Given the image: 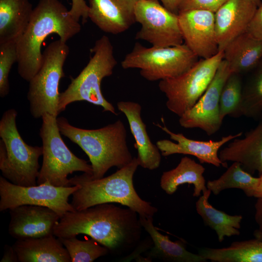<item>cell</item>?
<instances>
[{
  "label": "cell",
  "instance_id": "cell-1",
  "mask_svg": "<svg viewBox=\"0 0 262 262\" xmlns=\"http://www.w3.org/2000/svg\"><path fill=\"white\" fill-rule=\"evenodd\" d=\"M143 227L137 213L127 207L102 203L67 212L56 224L58 238L86 234L119 256L129 254L139 245Z\"/></svg>",
  "mask_w": 262,
  "mask_h": 262
},
{
  "label": "cell",
  "instance_id": "cell-2",
  "mask_svg": "<svg viewBox=\"0 0 262 262\" xmlns=\"http://www.w3.org/2000/svg\"><path fill=\"white\" fill-rule=\"evenodd\" d=\"M81 30L79 21L59 0H39L26 30L16 42L20 76L29 82L38 72L43 63L42 45L50 34H57L66 43Z\"/></svg>",
  "mask_w": 262,
  "mask_h": 262
},
{
  "label": "cell",
  "instance_id": "cell-3",
  "mask_svg": "<svg viewBox=\"0 0 262 262\" xmlns=\"http://www.w3.org/2000/svg\"><path fill=\"white\" fill-rule=\"evenodd\" d=\"M139 166L137 157H133L128 164L106 177L93 179L90 174L83 173L71 178L69 186H79L72 195L71 205L80 211L98 204L117 203L135 211L139 216L153 217L158 209L142 199L134 188L133 177Z\"/></svg>",
  "mask_w": 262,
  "mask_h": 262
},
{
  "label": "cell",
  "instance_id": "cell-4",
  "mask_svg": "<svg viewBox=\"0 0 262 262\" xmlns=\"http://www.w3.org/2000/svg\"><path fill=\"white\" fill-rule=\"evenodd\" d=\"M61 134L78 145L91 163L93 179H100L112 167L121 168L133 159L127 144V133L120 119L98 129L79 128L64 117L57 118Z\"/></svg>",
  "mask_w": 262,
  "mask_h": 262
},
{
  "label": "cell",
  "instance_id": "cell-5",
  "mask_svg": "<svg viewBox=\"0 0 262 262\" xmlns=\"http://www.w3.org/2000/svg\"><path fill=\"white\" fill-rule=\"evenodd\" d=\"M90 51L93 56L87 65L75 78L70 77L67 88L60 93L59 114L71 103L85 101L102 107L103 112L117 115L115 107L104 97L101 90L102 81L112 75L117 64L113 46L109 38L104 35L95 42Z\"/></svg>",
  "mask_w": 262,
  "mask_h": 262
},
{
  "label": "cell",
  "instance_id": "cell-6",
  "mask_svg": "<svg viewBox=\"0 0 262 262\" xmlns=\"http://www.w3.org/2000/svg\"><path fill=\"white\" fill-rule=\"evenodd\" d=\"M17 115L15 109H10L4 112L0 120V169L2 176L14 184L34 186L43 147L24 142L16 127Z\"/></svg>",
  "mask_w": 262,
  "mask_h": 262
},
{
  "label": "cell",
  "instance_id": "cell-7",
  "mask_svg": "<svg viewBox=\"0 0 262 262\" xmlns=\"http://www.w3.org/2000/svg\"><path fill=\"white\" fill-rule=\"evenodd\" d=\"M39 135L42 141L43 162L37 184L48 183L58 187H67V176L81 171L92 175L91 165L77 157L63 141L57 122V116L45 114Z\"/></svg>",
  "mask_w": 262,
  "mask_h": 262
},
{
  "label": "cell",
  "instance_id": "cell-8",
  "mask_svg": "<svg viewBox=\"0 0 262 262\" xmlns=\"http://www.w3.org/2000/svg\"><path fill=\"white\" fill-rule=\"evenodd\" d=\"M69 50L66 43L60 39L50 43L44 50L42 66L29 82L27 98L33 117H42L45 114L59 115V84L65 76L63 66Z\"/></svg>",
  "mask_w": 262,
  "mask_h": 262
},
{
  "label": "cell",
  "instance_id": "cell-9",
  "mask_svg": "<svg viewBox=\"0 0 262 262\" xmlns=\"http://www.w3.org/2000/svg\"><path fill=\"white\" fill-rule=\"evenodd\" d=\"M198 57L184 44L149 48L136 42L122 61L123 69L137 68L147 81L155 82L178 77L189 70Z\"/></svg>",
  "mask_w": 262,
  "mask_h": 262
},
{
  "label": "cell",
  "instance_id": "cell-10",
  "mask_svg": "<svg viewBox=\"0 0 262 262\" xmlns=\"http://www.w3.org/2000/svg\"><path fill=\"white\" fill-rule=\"evenodd\" d=\"M223 51L208 59L198 60L180 75L159 81L164 94L166 106L179 117L191 109L203 94L223 59Z\"/></svg>",
  "mask_w": 262,
  "mask_h": 262
},
{
  "label": "cell",
  "instance_id": "cell-11",
  "mask_svg": "<svg viewBox=\"0 0 262 262\" xmlns=\"http://www.w3.org/2000/svg\"><path fill=\"white\" fill-rule=\"evenodd\" d=\"M79 188L77 185L58 187L48 183L31 186L14 184L0 177V211L23 205L46 207L61 217L67 212L75 211L69 197Z\"/></svg>",
  "mask_w": 262,
  "mask_h": 262
},
{
  "label": "cell",
  "instance_id": "cell-12",
  "mask_svg": "<svg viewBox=\"0 0 262 262\" xmlns=\"http://www.w3.org/2000/svg\"><path fill=\"white\" fill-rule=\"evenodd\" d=\"M159 0H138L135 6L136 22L141 24L135 39L152 46L164 48L182 44L178 15L162 5Z\"/></svg>",
  "mask_w": 262,
  "mask_h": 262
},
{
  "label": "cell",
  "instance_id": "cell-13",
  "mask_svg": "<svg viewBox=\"0 0 262 262\" xmlns=\"http://www.w3.org/2000/svg\"><path fill=\"white\" fill-rule=\"evenodd\" d=\"M233 73L229 64L223 59L214 77L196 104L179 118V124L186 129L198 128L208 136L220 129L219 100L222 88Z\"/></svg>",
  "mask_w": 262,
  "mask_h": 262
},
{
  "label": "cell",
  "instance_id": "cell-14",
  "mask_svg": "<svg viewBox=\"0 0 262 262\" xmlns=\"http://www.w3.org/2000/svg\"><path fill=\"white\" fill-rule=\"evenodd\" d=\"M178 15L184 43L198 58L208 59L219 51L214 13L194 9Z\"/></svg>",
  "mask_w": 262,
  "mask_h": 262
},
{
  "label": "cell",
  "instance_id": "cell-15",
  "mask_svg": "<svg viewBox=\"0 0 262 262\" xmlns=\"http://www.w3.org/2000/svg\"><path fill=\"white\" fill-rule=\"evenodd\" d=\"M161 120L164 124L156 125L166 132L170 139L158 140L156 145L162 156L166 157L175 154L190 155L196 157L200 163H207L216 167H227V163L222 162L218 155V151L222 146L233 139L240 137L242 132L235 134H229L221 138L220 140L203 141L189 139L182 133H175L171 131L165 125L164 118Z\"/></svg>",
  "mask_w": 262,
  "mask_h": 262
},
{
  "label": "cell",
  "instance_id": "cell-16",
  "mask_svg": "<svg viewBox=\"0 0 262 262\" xmlns=\"http://www.w3.org/2000/svg\"><path fill=\"white\" fill-rule=\"evenodd\" d=\"M9 234L16 240L54 235L60 216L46 207L23 205L9 210Z\"/></svg>",
  "mask_w": 262,
  "mask_h": 262
},
{
  "label": "cell",
  "instance_id": "cell-17",
  "mask_svg": "<svg viewBox=\"0 0 262 262\" xmlns=\"http://www.w3.org/2000/svg\"><path fill=\"white\" fill-rule=\"evenodd\" d=\"M258 6L255 0H229L214 13L219 51L246 32Z\"/></svg>",
  "mask_w": 262,
  "mask_h": 262
},
{
  "label": "cell",
  "instance_id": "cell-18",
  "mask_svg": "<svg viewBox=\"0 0 262 262\" xmlns=\"http://www.w3.org/2000/svg\"><path fill=\"white\" fill-rule=\"evenodd\" d=\"M138 0H88V18L105 33H123L136 22L135 6Z\"/></svg>",
  "mask_w": 262,
  "mask_h": 262
},
{
  "label": "cell",
  "instance_id": "cell-19",
  "mask_svg": "<svg viewBox=\"0 0 262 262\" xmlns=\"http://www.w3.org/2000/svg\"><path fill=\"white\" fill-rule=\"evenodd\" d=\"M118 110L126 116L134 137V146L137 151L139 166L150 170L158 168L161 162V153L151 141L147 126L141 117L142 107L135 102L120 101L117 103Z\"/></svg>",
  "mask_w": 262,
  "mask_h": 262
},
{
  "label": "cell",
  "instance_id": "cell-20",
  "mask_svg": "<svg viewBox=\"0 0 262 262\" xmlns=\"http://www.w3.org/2000/svg\"><path fill=\"white\" fill-rule=\"evenodd\" d=\"M236 138L222 149L219 157L224 163L238 162L246 171L262 173V121L242 139Z\"/></svg>",
  "mask_w": 262,
  "mask_h": 262
},
{
  "label": "cell",
  "instance_id": "cell-21",
  "mask_svg": "<svg viewBox=\"0 0 262 262\" xmlns=\"http://www.w3.org/2000/svg\"><path fill=\"white\" fill-rule=\"evenodd\" d=\"M54 235L17 240L13 245L20 262H71L69 253Z\"/></svg>",
  "mask_w": 262,
  "mask_h": 262
},
{
  "label": "cell",
  "instance_id": "cell-22",
  "mask_svg": "<svg viewBox=\"0 0 262 262\" xmlns=\"http://www.w3.org/2000/svg\"><path fill=\"white\" fill-rule=\"evenodd\" d=\"M139 219L143 228L148 233L153 242V246L147 257L150 261L153 259L169 262L207 261L199 254L188 251L183 242L180 240L172 241L168 236L161 234L154 226L153 217L139 216Z\"/></svg>",
  "mask_w": 262,
  "mask_h": 262
},
{
  "label": "cell",
  "instance_id": "cell-23",
  "mask_svg": "<svg viewBox=\"0 0 262 262\" xmlns=\"http://www.w3.org/2000/svg\"><path fill=\"white\" fill-rule=\"evenodd\" d=\"M33 10L29 0H0V44L17 42L26 30Z\"/></svg>",
  "mask_w": 262,
  "mask_h": 262
},
{
  "label": "cell",
  "instance_id": "cell-24",
  "mask_svg": "<svg viewBox=\"0 0 262 262\" xmlns=\"http://www.w3.org/2000/svg\"><path fill=\"white\" fill-rule=\"evenodd\" d=\"M223 59L233 73L249 71L262 59V41L245 32L232 40L223 50Z\"/></svg>",
  "mask_w": 262,
  "mask_h": 262
},
{
  "label": "cell",
  "instance_id": "cell-25",
  "mask_svg": "<svg viewBox=\"0 0 262 262\" xmlns=\"http://www.w3.org/2000/svg\"><path fill=\"white\" fill-rule=\"evenodd\" d=\"M205 168L187 156L182 157L177 166L163 172L160 179L161 188L168 195H172L178 187L188 183L194 186L193 196L197 197L208 190L203 173Z\"/></svg>",
  "mask_w": 262,
  "mask_h": 262
},
{
  "label": "cell",
  "instance_id": "cell-26",
  "mask_svg": "<svg viewBox=\"0 0 262 262\" xmlns=\"http://www.w3.org/2000/svg\"><path fill=\"white\" fill-rule=\"evenodd\" d=\"M211 194L208 189L196 203V211L205 225L215 231L219 242H223L225 237L240 235L242 216L229 215L214 208L208 200Z\"/></svg>",
  "mask_w": 262,
  "mask_h": 262
},
{
  "label": "cell",
  "instance_id": "cell-27",
  "mask_svg": "<svg viewBox=\"0 0 262 262\" xmlns=\"http://www.w3.org/2000/svg\"><path fill=\"white\" fill-rule=\"evenodd\" d=\"M198 254L213 262H262V240L255 238L234 242L226 247L202 248Z\"/></svg>",
  "mask_w": 262,
  "mask_h": 262
},
{
  "label": "cell",
  "instance_id": "cell-28",
  "mask_svg": "<svg viewBox=\"0 0 262 262\" xmlns=\"http://www.w3.org/2000/svg\"><path fill=\"white\" fill-rule=\"evenodd\" d=\"M259 178L252 176L245 171L238 162H233L218 179L208 180L207 189L214 195L230 188L241 189L247 196H253L258 184Z\"/></svg>",
  "mask_w": 262,
  "mask_h": 262
},
{
  "label": "cell",
  "instance_id": "cell-29",
  "mask_svg": "<svg viewBox=\"0 0 262 262\" xmlns=\"http://www.w3.org/2000/svg\"><path fill=\"white\" fill-rule=\"evenodd\" d=\"M58 239L67 250L71 262H92L110 252L93 239L80 240L76 237Z\"/></svg>",
  "mask_w": 262,
  "mask_h": 262
},
{
  "label": "cell",
  "instance_id": "cell-30",
  "mask_svg": "<svg viewBox=\"0 0 262 262\" xmlns=\"http://www.w3.org/2000/svg\"><path fill=\"white\" fill-rule=\"evenodd\" d=\"M262 113V69L243 90L237 117H256Z\"/></svg>",
  "mask_w": 262,
  "mask_h": 262
},
{
  "label": "cell",
  "instance_id": "cell-31",
  "mask_svg": "<svg viewBox=\"0 0 262 262\" xmlns=\"http://www.w3.org/2000/svg\"><path fill=\"white\" fill-rule=\"evenodd\" d=\"M242 93L239 74L232 73L227 80L220 94L219 116L222 121L227 115L237 117Z\"/></svg>",
  "mask_w": 262,
  "mask_h": 262
},
{
  "label": "cell",
  "instance_id": "cell-32",
  "mask_svg": "<svg viewBox=\"0 0 262 262\" xmlns=\"http://www.w3.org/2000/svg\"><path fill=\"white\" fill-rule=\"evenodd\" d=\"M17 60L16 41L0 44V97H6L10 91L9 74Z\"/></svg>",
  "mask_w": 262,
  "mask_h": 262
},
{
  "label": "cell",
  "instance_id": "cell-33",
  "mask_svg": "<svg viewBox=\"0 0 262 262\" xmlns=\"http://www.w3.org/2000/svg\"><path fill=\"white\" fill-rule=\"evenodd\" d=\"M229 0H180L179 12L199 9L216 13Z\"/></svg>",
  "mask_w": 262,
  "mask_h": 262
},
{
  "label": "cell",
  "instance_id": "cell-34",
  "mask_svg": "<svg viewBox=\"0 0 262 262\" xmlns=\"http://www.w3.org/2000/svg\"><path fill=\"white\" fill-rule=\"evenodd\" d=\"M88 11L89 6L85 0H71V7L69 13L77 21L81 18L82 23H85L89 18Z\"/></svg>",
  "mask_w": 262,
  "mask_h": 262
},
{
  "label": "cell",
  "instance_id": "cell-35",
  "mask_svg": "<svg viewBox=\"0 0 262 262\" xmlns=\"http://www.w3.org/2000/svg\"><path fill=\"white\" fill-rule=\"evenodd\" d=\"M246 32L252 37L262 41V3L258 7Z\"/></svg>",
  "mask_w": 262,
  "mask_h": 262
},
{
  "label": "cell",
  "instance_id": "cell-36",
  "mask_svg": "<svg viewBox=\"0 0 262 262\" xmlns=\"http://www.w3.org/2000/svg\"><path fill=\"white\" fill-rule=\"evenodd\" d=\"M255 220L258 228L254 232L255 238L262 240V198H257L255 204Z\"/></svg>",
  "mask_w": 262,
  "mask_h": 262
},
{
  "label": "cell",
  "instance_id": "cell-37",
  "mask_svg": "<svg viewBox=\"0 0 262 262\" xmlns=\"http://www.w3.org/2000/svg\"><path fill=\"white\" fill-rule=\"evenodd\" d=\"M19 262L17 255L12 246L5 245L4 252L0 262Z\"/></svg>",
  "mask_w": 262,
  "mask_h": 262
},
{
  "label": "cell",
  "instance_id": "cell-38",
  "mask_svg": "<svg viewBox=\"0 0 262 262\" xmlns=\"http://www.w3.org/2000/svg\"><path fill=\"white\" fill-rule=\"evenodd\" d=\"M163 5L172 12L178 14L180 0H159Z\"/></svg>",
  "mask_w": 262,
  "mask_h": 262
},
{
  "label": "cell",
  "instance_id": "cell-39",
  "mask_svg": "<svg viewBox=\"0 0 262 262\" xmlns=\"http://www.w3.org/2000/svg\"><path fill=\"white\" fill-rule=\"evenodd\" d=\"M258 178V184L253 195V196L257 198H262V173Z\"/></svg>",
  "mask_w": 262,
  "mask_h": 262
},
{
  "label": "cell",
  "instance_id": "cell-40",
  "mask_svg": "<svg viewBox=\"0 0 262 262\" xmlns=\"http://www.w3.org/2000/svg\"><path fill=\"white\" fill-rule=\"evenodd\" d=\"M256 1V2H257V3L258 4V5L259 6L261 4V0H255Z\"/></svg>",
  "mask_w": 262,
  "mask_h": 262
},
{
  "label": "cell",
  "instance_id": "cell-41",
  "mask_svg": "<svg viewBox=\"0 0 262 262\" xmlns=\"http://www.w3.org/2000/svg\"><path fill=\"white\" fill-rule=\"evenodd\" d=\"M260 68L262 69V60L261 61V62H260Z\"/></svg>",
  "mask_w": 262,
  "mask_h": 262
}]
</instances>
